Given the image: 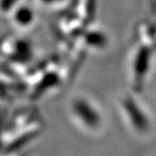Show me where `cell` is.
<instances>
[{
  "mask_svg": "<svg viewBox=\"0 0 156 156\" xmlns=\"http://www.w3.org/2000/svg\"><path fill=\"white\" fill-rule=\"evenodd\" d=\"M74 110L78 112V116L81 120H83L87 123L88 126L90 127H96L98 123H100V118L97 116V113L95 112V110H93L89 106V104H87L83 101L76 102L74 104Z\"/></svg>",
  "mask_w": 156,
  "mask_h": 156,
  "instance_id": "cell-1",
  "label": "cell"
},
{
  "mask_svg": "<svg viewBox=\"0 0 156 156\" xmlns=\"http://www.w3.org/2000/svg\"><path fill=\"white\" fill-rule=\"evenodd\" d=\"M125 105H126V111H127L128 115H135L134 117H132L134 126L136 128H139V129H146L147 128V122H146V118L142 116L144 113L140 115V116L136 115L139 112V109L135 106V104H134L132 101H128Z\"/></svg>",
  "mask_w": 156,
  "mask_h": 156,
  "instance_id": "cell-2",
  "label": "cell"
}]
</instances>
